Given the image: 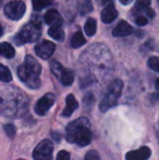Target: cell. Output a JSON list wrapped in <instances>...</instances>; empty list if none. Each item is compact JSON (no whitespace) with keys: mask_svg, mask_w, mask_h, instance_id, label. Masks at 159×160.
Returning <instances> with one entry per match:
<instances>
[{"mask_svg":"<svg viewBox=\"0 0 159 160\" xmlns=\"http://www.w3.org/2000/svg\"><path fill=\"white\" fill-rule=\"evenodd\" d=\"M123 85L124 84L121 80H115L110 84L107 93L99 104V109L101 112H105L117 104L118 99L122 95Z\"/></svg>","mask_w":159,"mask_h":160,"instance_id":"7a4b0ae2","label":"cell"},{"mask_svg":"<svg viewBox=\"0 0 159 160\" xmlns=\"http://www.w3.org/2000/svg\"><path fill=\"white\" fill-rule=\"evenodd\" d=\"M84 32L87 36L92 37L97 32V21L93 18H89L84 25Z\"/></svg>","mask_w":159,"mask_h":160,"instance_id":"d6986e66","label":"cell"},{"mask_svg":"<svg viewBox=\"0 0 159 160\" xmlns=\"http://www.w3.org/2000/svg\"><path fill=\"white\" fill-rule=\"evenodd\" d=\"M156 88H157V91H159V78L157 80V82H156Z\"/></svg>","mask_w":159,"mask_h":160,"instance_id":"d6a6232c","label":"cell"},{"mask_svg":"<svg viewBox=\"0 0 159 160\" xmlns=\"http://www.w3.org/2000/svg\"><path fill=\"white\" fill-rule=\"evenodd\" d=\"M148 66L155 71L159 72V57L152 56L148 60Z\"/></svg>","mask_w":159,"mask_h":160,"instance_id":"d4e9b609","label":"cell"},{"mask_svg":"<svg viewBox=\"0 0 159 160\" xmlns=\"http://www.w3.org/2000/svg\"><path fill=\"white\" fill-rule=\"evenodd\" d=\"M152 155V151L149 147L143 146L136 151H131L127 154L126 158L127 160H145L148 159Z\"/></svg>","mask_w":159,"mask_h":160,"instance_id":"9c48e42d","label":"cell"},{"mask_svg":"<svg viewBox=\"0 0 159 160\" xmlns=\"http://www.w3.org/2000/svg\"><path fill=\"white\" fill-rule=\"evenodd\" d=\"M41 36V26L38 22H29L24 25L18 35L14 38V42L17 45H22L25 43L35 42Z\"/></svg>","mask_w":159,"mask_h":160,"instance_id":"3957f363","label":"cell"},{"mask_svg":"<svg viewBox=\"0 0 159 160\" xmlns=\"http://www.w3.org/2000/svg\"><path fill=\"white\" fill-rule=\"evenodd\" d=\"M0 55L6 58H13L15 55V50L13 46L7 42L0 43Z\"/></svg>","mask_w":159,"mask_h":160,"instance_id":"9a60e30c","label":"cell"},{"mask_svg":"<svg viewBox=\"0 0 159 160\" xmlns=\"http://www.w3.org/2000/svg\"><path fill=\"white\" fill-rule=\"evenodd\" d=\"M118 12L112 4H109L101 12V21L104 23H111L117 18Z\"/></svg>","mask_w":159,"mask_h":160,"instance_id":"7c38bea8","label":"cell"},{"mask_svg":"<svg viewBox=\"0 0 159 160\" xmlns=\"http://www.w3.org/2000/svg\"><path fill=\"white\" fill-rule=\"evenodd\" d=\"M55 50V45L50 40H42L35 47V52L42 59H48L52 56Z\"/></svg>","mask_w":159,"mask_h":160,"instance_id":"ba28073f","label":"cell"},{"mask_svg":"<svg viewBox=\"0 0 159 160\" xmlns=\"http://www.w3.org/2000/svg\"><path fill=\"white\" fill-rule=\"evenodd\" d=\"M158 1H159V0H158Z\"/></svg>","mask_w":159,"mask_h":160,"instance_id":"8d00e7d4","label":"cell"},{"mask_svg":"<svg viewBox=\"0 0 159 160\" xmlns=\"http://www.w3.org/2000/svg\"><path fill=\"white\" fill-rule=\"evenodd\" d=\"M52 0H32V5L35 10L40 11L52 4Z\"/></svg>","mask_w":159,"mask_h":160,"instance_id":"7402d4cb","label":"cell"},{"mask_svg":"<svg viewBox=\"0 0 159 160\" xmlns=\"http://www.w3.org/2000/svg\"><path fill=\"white\" fill-rule=\"evenodd\" d=\"M52 137L58 142H60V135L58 134V133H55V132H53V133H52Z\"/></svg>","mask_w":159,"mask_h":160,"instance_id":"4dcf8cb0","label":"cell"},{"mask_svg":"<svg viewBox=\"0 0 159 160\" xmlns=\"http://www.w3.org/2000/svg\"><path fill=\"white\" fill-rule=\"evenodd\" d=\"M85 159L86 160H97L100 159V156L99 154L95 151V150H92V151H89L86 156H85Z\"/></svg>","mask_w":159,"mask_h":160,"instance_id":"4316f807","label":"cell"},{"mask_svg":"<svg viewBox=\"0 0 159 160\" xmlns=\"http://www.w3.org/2000/svg\"><path fill=\"white\" fill-rule=\"evenodd\" d=\"M123 5H128V4H130L133 0H119Z\"/></svg>","mask_w":159,"mask_h":160,"instance_id":"1f68e13d","label":"cell"},{"mask_svg":"<svg viewBox=\"0 0 159 160\" xmlns=\"http://www.w3.org/2000/svg\"><path fill=\"white\" fill-rule=\"evenodd\" d=\"M86 40L85 38L83 37V34L82 33V31H78L77 33H75L71 38L70 41V45L72 48H79L81 46H82L83 44H85Z\"/></svg>","mask_w":159,"mask_h":160,"instance_id":"ac0fdd59","label":"cell"},{"mask_svg":"<svg viewBox=\"0 0 159 160\" xmlns=\"http://www.w3.org/2000/svg\"><path fill=\"white\" fill-rule=\"evenodd\" d=\"M54 102H55V97L52 93H49L38 99V101L36 104L35 111L38 115H44L46 112H49V110L52 108Z\"/></svg>","mask_w":159,"mask_h":160,"instance_id":"52a82bcc","label":"cell"},{"mask_svg":"<svg viewBox=\"0 0 159 160\" xmlns=\"http://www.w3.org/2000/svg\"><path fill=\"white\" fill-rule=\"evenodd\" d=\"M18 76L20 80L29 88L37 89L40 86V79L38 74L33 72L29 68H27L24 65L20 66L18 68Z\"/></svg>","mask_w":159,"mask_h":160,"instance_id":"277c9868","label":"cell"},{"mask_svg":"<svg viewBox=\"0 0 159 160\" xmlns=\"http://www.w3.org/2000/svg\"><path fill=\"white\" fill-rule=\"evenodd\" d=\"M112 0H102V4H110Z\"/></svg>","mask_w":159,"mask_h":160,"instance_id":"836d02e7","label":"cell"},{"mask_svg":"<svg viewBox=\"0 0 159 160\" xmlns=\"http://www.w3.org/2000/svg\"><path fill=\"white\" fill-rule=\"evenodd\" d=\"M146 14H147V16L149 17V18H154L155 16H156V12H155V10H153L152 8H150L149 7L146 8Z\"/></svg>","mask_w":159,"mask_h":160,"instance_id":"f546056e","label":"cell"},{"mask_svg":"<svg viewBox=\"0 0 159 160\" xmlns=\"http://www.w3.org/2000/svg\"><path fill=\"white\" fill-rule=\"evenodd\" d=\"M135 22H136V24H137V25L144 26V25H146V24L148 23V20H147V18H146V17H144V16H139V17H137V18H136Z\"/></svg>","mask_w":159,"mask_h":160,"instance_id":"83f0119b","label":"cell"},{"mask_svg":"<svg viewBox=\"0 0 159 160\" xmlns=\"http://www.w3.org/2000/svg\"><path fill=\"white\" fill-rule=\"evenodd\" d=\"M74 79H75V75H74V72L70 69H64L59 81L62 82L63 85L65 86H69L73 83L74 82Z\"/></svg>","mask_w":159,"mask_h":160,"instance_id":"2e32d148","label":"cell"},{"mask_svg":"<svg viewBox=\"0 0 159 160\" xmlns=\"http://www.w3.org/2000/svg\"><path fill=\"white\" fill-rule=\"evenodd\" d=\"M92 9H93V5L90 0H84L80 8L82 15H85V14L89 13L90 11H92Z\"/></svg>","mask_w":159,"mask_h":160,"instance_id":"603a6c76","label":"cell"},{"mask_svg":"<svg viewBox=\"0 0 159 160\" xmlns=\"http://www.w3.org/2000/svg\"><path fill=\"white\" fill-rule=\"evenodd\" d=\"M48 34L51 38L57 41H64L65 39V33L63 29H61V26H51L48 30Z\"/></svg>","mask_w":159,"mask_h":160,"instance_id":"e0dca14e","label":"cell"},{"mask_svg":"<svg viewBox=\"0 0 159 160\" xmlns=\"http://www.w3.org/2000/svg\"><path fill=\"white\" fill-rule=\"evenodd\" d=\"M133 33L132 26L126 21H121L112 30V35L117 38L127 37Z\"/></svg>","mask_w":159,"mask_h":160,"instance_id":"8fae6325","label":"cell"},{"mask_svg":"<svg viewBox=\"0 0 159 160\" xmlns=\"http://www.w3.org/2000/svg\"><path fill=\"white\" fill-rule=\"evenodd\" d=\"M45 22L50 26H61L63 23V19L61 14L56 9H50L46 12L44 16Z\"/></svg>","mask_w":159,"mask_h":160,"instance_id":"30bf717a","label":"cell"},{"mask_svg":"<svg viewBox=\"0 0 159 160\" xmlns=\"http://www.w3.org/2000/svg\"><path fill=\"white\" fill-rule=\"evenodd\" d=\"M152 0H137L135 5V9L138 11H142L143 9H146L148 7H150Z\"/></svg>","mask_w":159,"mask_h":160,"instance_id":"cb8c5ba5","label":"cell"},{"mask_svg":"<svg viewBox=\"0 0 159 160\" xmlns=\"http://www.w3.org/2000/svg\"><path fill=\"white\" fill-rule=\"evenodd\" d=\"M1 3H2V0H0V6H1Z\"/></svg>","mask_w":159,"mask_h":160,"instance_id":"d590c367","label":"cell"},{"mask_svg":"<svg viewBox=\"0 0 159 160\" xmlns=\"http://www.w3.org/2000/svg\"><path fill=\"white\" fill-rule=\"evenodd\" d=\"M53 145L50 140L41 141L33 152V158L36 160H48L52 158Z\"/></svg>","mask_w":159,"mask_h":160,"instance_id":"8992f818","label":"cell"},{"mask_svg":"<svg viewBox=\"0 0 159 160\" xmlns=\"http://www.w3.org/2000/svg\"><path fill=\"white\" fill-rule=\"evenodd\" d=\"M24 66L29 68L30 70H32L33 72L37 73V74H40L41 72V65L31 55H26L25 56V59H24Z\"/></svg>","mask_w":159,"mask_h":160,"instance_id":"5bb4252c","label":"cell"},{"mask_svg":"<svg viewBox=\"0 0 159 160\" xmlns=\"http://www.w3.org/2000/svg\"><path fill=\"white\" fill-rule=\"evenodd\" d=\"M70 158V154L67 151H60L56 156V159L58 160H67Z\"/></svg>","mask_w":159,"mask_h":160,"instance_id":"f1b7e54d","label":"cell"},{"mask_svg":"<svg viewBox=\"0 0 159 160\" xmlns=\"http://www.w3.org/2000/svg\"><path fill=\"white\" fill-rule=\"evenodd\" d=\"M11 79L12 76L9 69L6 66L0 64V81L4 82H8L11 81Z\"/></svg>","mask_w":159,"mask_h":160,"instance_id":"44dd1931","label":"cell"},{"mask_svg":"<svg viewBox=\"0 0 159 160\" xmlns=\"http://www.w3.org/2000/svg\"><path fill=\"white\" fill-rule=\"evenodd\" d=\"M26 6L23 1L21 0H16V1H11L7 3L5 6L4 12L5 14L11 20H21L25 13Z\"/></svg>","mask_w":159,"mask_h":160,"instance_id":"5b68a950","label":"cell"},{"mask_svg":"<svg viewBox=\"0 0 159 160\" xmlns=\"http://www.w3.org/2000/svg\"><path fill=\"white\" fill-rule=\"evenodd\" d=\"M3 35V29H2V27H1V25H0V37Z\"/></svg>","mask_w":159,"mask_h":160,"instance_id":"e575fe53","label":"cell"},{"mask_svg":"<svg viewBox=\"0 0 159 160\" xmlns=\"http://www.w3.org/2000/svg\"><path fill=\"white\" fill-rule=\"evenodd\" d=\"M79 104L78 101L76 100L75 97L70 94L67 97V100H66V107L64 109V111L62 112V116L64 117H69L72 115V113L77 110Z\"/></svg>","mask_w":159,"mask_h":160,"instance_id":"4fadbf2b","label":"cell"},{"mask_svg":"<svg viewBox=\"0 0 159 160\" xmlns=\"http://www.w3.org/2000/svg\"><path fill=\"white\" fill-rule=\"evenodd\" d=\"M50 68H51L52 73L57 79H60V77H61V75H62V73H63V71L65 69L64 67L58 61H56V60L51 61V63H50Z\"/></svg>","mask_w":159,"mask_h":160,"instance_id":"ffe728a7","label":"cell"},{"mask_svg":"<svg viewBox=\"0 0 159 160\" xmlns=\"http://www.w3.org/2000/svg\"><path fill=\"white\" fill-rule=\"evenodd\" d=\"M4 129H5V132L7 134V136L10 139H13V137L15 136L16 134V128L13 125L11 124H7L4 127Z\"/></svg>","mask_w":159,"mask_h":160,"instance_id":"484cf974","label":"cell"},{"mask_svg":"<svg viewBox=\"0 0 159 160\" xmlns=\"http://www.w3.org/2000/svg\"><path fill=\"white\" fill-rule=\"evenodd\" d=\"M67 141L71 143H76L81 147L90 144L92 141V132L90 124L87 118L81 117L71 122L66 129Z\"/></svg>","mask_w":159,"mask_h":160,"instance_id":"6da1fadb","label":"cell"}]
</instances>
